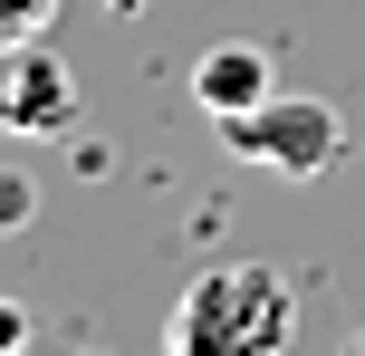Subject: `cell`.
I'll list each match as a JSON object with an SVG mask.
<instances>
[{"mask_svg":"<svg viewBox=\"0 0 365 356\" xmlns=\"http://www.w3.org/2000/svg\"><path fill=\"white\" fill-rule=\"evenodd\" d=\"M289 347H298V299L269 260L202 270L164 318V356H289Z\"/></svg>","mask_w":365,"mask_h":356,"instance_id":"obj_1","label":"cell"},{"mask_svg":"<svg viewBox=\"0 0 365 356\" xmlns=\"http://www.w3.org/2000/svg\"><path fill=\"white\" fill-rule=\"evenodd\" d=\"M212 126H221V145H231L240 164L289 173V183H317V173H336V164H346V145H356V126L336 116V96H298V87H269L259 106L212 116Z\"/></svg>","mask_w":365,"mask_h":356,"instance_id":"obj_2","label":"cell"},{"mask_svg":"<svg viewBox=\"0 0 365 356\" xmlns=\"http://www.w3.org/2000/svg\"><path fill=\"white\" fill-rule=\"evenodd\" d=\"M77 126V77L48 39H19L0 58V135H68Z\"/></svg>","mask_w":365,"mask_h":356,"instance_id":"obj_3","label":"cell"},{"mask_svg":"<svg viewBox=\"0 0 365 356\" xmlns=\"http://www.w3.org/2000/svg\"><path fill=\"white\" fill-rule=\"evenodd\" d=\"M269 87H279V68H269L259 49H240V39H231V49H212V58L192 68V96H202V116H240V106H259Z\"/></svg>","mask_w":365,"mask_h":356,"instance_id":"obj_4","label":"cell"},{"mask_svg":"<svg viewBox=\"0 0 365 356\" xmlns=\"http://www.w3.org/2000/svg\"><path fill=\"white\" fill-rule=\"evenodd\" d=\"M29 212H38V183H29L19 164H0V231H19Z\"/></svg>","mask_w":365,"mask_h":356,"instance_id":"obj_5","label":"cell"},{"mask_svg":"<svg viewBox=\"0 0 365 356\" xmlns=\"http://www.w3.org/2000/svg\"><path fill=\"white\" fill-rule=\"evenodd\" d=\"M58 0H0V39H38Z\"/></svg>","mask_w":365,"mask_h":356,"instance_id":"obj_6","label":"cell"},{"mask_svg":"<svg viewBox=\"0 0 365 356\" xmlns=\"http://www.w3.org/2000/svg\"><path fill=\"white\" fill-rule=\"evenodd\" d=\"M0 356H29V308L0 299Z\"/></svg>","mask_w":365,"mask_h":356,"instance_id":"obj_7","label":"cell"},{"mask_svg":"<svg viewBox=\"0 0 365 356\" xmlns=\"http://www.w3.org/2000/svg\"><path fill=\"white\" fill-rule=\"evenodd\" d=\"M346 356H365V327H356V337H346Z\"/></svg>","mask_w":365,"mask_h":356,"instance_id":"obj_8","label":"cell"},{"mask_svg":"<svg viewBox=\"0 0 365 356\" xmlns=\"http://www.w3.org/2000/svg\"><path fill=\"white\" fill-rule=\"evenodd\" d=\"M106 10H145V0H106Z\"/></svg>","mask_w":365,"mask_h":356,"instance_id":"obj_9","label":"cell"},{"mask_svg":"<svg viewBox=\"0 0 365 356\" xmlns=\"http://www.w3.org/2000/svg\"><path fill=\"white\" fill-rule=\"evenodd\" d=\"M77 356H106V347H77Z\"/></svg>","mask_w":365,"mask_h":356,"instance_id":"obj_10","label":"cell"}]
</instances>
